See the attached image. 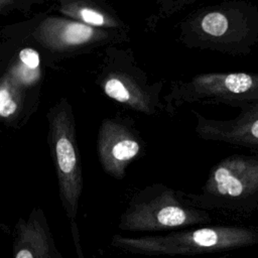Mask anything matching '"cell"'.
<instances>
[{
	"label": "cell",
	"mask_w": 258,
	"mask_h": 258,
	"mask_svg": "<svg viewBox=\"0 0 258 258\" xmlns=\"http://www.w3.org/2000/svg\"><path fill=\"white\" fill-rule=\"evenodd\" d=\"M178 27L179 39L188 47L247 55L258 42V6L224 1L197 9Z\"/></svg>",
	"instance_id": "6da1fadb"
},
{
	"label": "cell",
	"mask_w": 258,
	"mask_h": 258,
	"mask_svg": "<svg viewBox=\"0 0 258 258\" xmlns=\"http://www.w3.org/2000/svg\"><path fill=\"white\" fill-rule=\"evenodd\" d=\"M184 196L201 210H255L258 208V150L221 159L211 168L202 191Z\"/></svg>",
	"instance_id": "7a4b0ae2"
},
{
	"label": "cell",
	"mask_w": 258,
	"mask_h": 258,
	"mask_svg": "<svg viewBox=\"0 0 258 258\" xmlns=\"http://www.w3.org/2000/svg\"><path fill=\"white\" fill-rule=\"evenodd\" d=\"M210 221V215L190 205L184 192L156 183L136 192L120 218L119 228L127 231H165Z\"/></svg>",
	"instance_id": "3957f363"
},
{
	"label": "cell",
	"mask_w": 258,
	"mask_h": 258,
	"mask_svg": "<svg viewBox=\"0 0 258 258\" xmlns=\"http://www.w3.org/2000/svg\"><path fill=\"white\" fill-rule=\"evenodd\" d=\"M112 242L117 247L144 254H200L258 243V232L241 226H212L162 236L131 238L116 235Z\"/></svg>",
	"instance_id": "277c9868"
},
{
	"label": "cell",
	"mask_w": 258,
	"mask_h": 258,
	"mask_svg": "<svg viewBox=\"0 0 258 258\" xmlns=\"http://www.w3.org/2000/svg\"><path fill=\"white\" fill-rule=\"evenodd\" d=\"M96 82L104 95L132 111L155 115L165 110L161 98L163 83H149L145 72L127 50L108 46Z\"/></svg>",
	"instance_id": "5b68a950"
},
{
	"label": "cell",
	"mask_w": 258,
	"mask_h": 258,
	"mask_svg": "<svg viewBox=\"0 0 258 258\" xmlns=\"http://www.w3.org/2000/svg\"><path fill=\"white\" fill-rule=\"evenodd\" d=\"M47 121V142L57 177L59 198L67 216L74 220L84 182L75 115L68 98L61 97L48 110Z\"/></svg>",
	"instance_id": "8992f818"
},
{
	"label": "cell",
	"mask_w": 258,
	"mask_h": 258,
	"mask_svg": "<svg viewBox=\"0 0 258 258\" xmlns=\"http://www.w3.org/2000/svg\"><path fill=\"white\" fill-rule=\"evenodd\" d=\"M43 80L41 53L32 45L9 55L0 79V119L6 126L25 123L38 106Z\"/></svg>",
	"instance_id": "52a82bcc"
},
{
	"label": "cell",
	"mask_w": 258,
	"mask_h": 258,
	"mask_svg": "<svg viewBox=\"0 0 258 258\" xmlns=\"http://www.w3.org/2000/svg\"><path fill=\"white\" fill-rule=\"evenodd\" d=\"M165 110L184 104L203 103L236 107L258 100V73H206L178 81L164 97Z\"/></svg>",
	"instance_id": "ba28073f"
},
{
	"label": "cell",
	"mask_w": 258,
	"mask_h": 258,
	"mask_svg": "<svg viewBox=\"0 0 258 258\" xmlns=\"http://www.w3.org/2000/svg\"><path fill=\"white\" fill-rule=\"evenodd\" d=\"M123 31L95 28L55 15L39 16L30 30L31 42L52 57L75 56L126 38Z\"/></svg>",
	"instance_id": "9c48e42d"
},
{
	"label": "cell",
	"mask_w": 258,
	"mask_h": 258,
	"mask_svg": "<svg viewBox=\"0 0 258 258\" xmlns=\"http://www.w3.org/2000/svg\"><path fill=\"white\" fill-rule=\"evenodd\" d=\"M97 152L103 170L116 179H122L128 165L142 154L143 142L129 123L106 118L99 127Z\"/></svg>",
	"instance_id": "30bf717a"
},
{
	"label": "cell",
	"mask_w": 258,
	"mask_h": 258,
	"mask_svg": "<svg viewBox=\"0 0 258 258\" xmlns=\"http://www.w3.org/2000/svg\"><path fill=\"white\" fill-rule=\"evenodd\" d=\"M240 114L229 120L209 119L198 112L196 117V134L209 141L224 142L233 146L258 150V100L236 105Z\"/></svg>",
	"instance_id": "8fae6325"
},
{
	"label": "cell",
	"mask_w": 258,
	"mask_h": 258,
	"mask_svg": "<svg viewBox=\"0 0 258 258\" xmlns=\"http://www.w3.org/2000/svg\"><path fill=\"white\" fill-rule=\"evenodd\" d=\"M49 228L41 209L19 220L14 241V258H56Z\"/></svg>",
	"instance_id": "7c38bea8"
},
{
	"label": "cell",
	"mask_w": 258,
	"mask_h": 258,
	"mask_svg": "<svg viewBox=\"0 0 258 258\" xmlns=\"http://www.w3.org/2000/svg\"><path fill=\"white\" fill-rule=\"evenodd\" d=\"M63 17L86 25L115 31L127 32L125 23L111 8L91 0H61L55 8Z\"/></svg>",
	"instance_id": "4fadbf2b"
}]
</instances>
